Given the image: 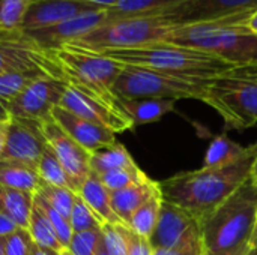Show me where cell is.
Wrapping results in <instances>:
<instances>
[{
	"instance_id": "obj_1",
	"label": "cell",
	"mask_w": 257,
	"mask_h": 255,
	"mask_svg": "<svg viewBox=\"0 0 257 255\" xmlns=\"http://www.w3.org/2000/svg\"><path fill=\"white\" fill-rule=\"evenodd\" d=\"M257 143L236 164L220 170H193L178 173L160 183L164 201H169L197 218L202 224L224 200L250 179Z\"/></svg>"
},
{
	"instance_id": "obj_2",
	"label": "cell",
	"mask_w": 257,
	"mask_h": 255,
	"mask_svg": "<svg viewBox=\"0 0 257 255\" xmlns=\"http://www.w3.org/2000/svg\"><path fill=\"white\" fill-rule=\"evenodd\" d=\"M257 215V186L248 179L205 221L202 240L208 252L248 255Z\"/></svg>"
},
{
	"instance_id": "obj_3",
	"label": "cell",
	"mask_w": 257,
	"mask_h": 255,
	"mask_svg": "<svg viewBox=\"0 0 257 255\" xmlns=\"http://www.w3.org/2000/svg\"><path fill=\"white\" fill-rule=\"evenodd\" d=\"M101 54L128 66L146 68L170 75L212 80L235 66L209 53L167 42H157L130 50H108Z\"/></svg>"
},
{
	"instance_id": "obj_4",
	"label": "cell",
	"mask_w": 257,
	"mask_h": 255,
	"mask_svg": "<svg viewBox=\"0 0 257 255\" xmlns=\"http://www.w3.org/2000/svg\"><path fill=\"white\" fill-rule=\"evenodd\" d=\"M239 21L176 27L164 42L209 53L235 68L257 63V35Z\"/></svg>"
},
{
	"instance_id": "obj_5",
	"label": "cell",
	"mask_w": 257,
	"mask_h": 255,
	"mask_svg": "<svg viewBox=\"0 0 257 255\" xmlns=\"http://www.w3.org/2000/svg\"><path fill=\"white\" fill-rule=\"evenodd\" d=\"M211 80L170 75L146 68L123 65L113 86V92L122 99H196L211 107L208 84Z\"/></svg>"
},
{
	"instance_id": "obj_6",
	"label": "cell",
	"mask_w": 257,
	"mask_h": 255,
	"mask_svg": "<svg viewBox=\"0 0 257 255\" xmlns=\"http://www.w3.org/2000/svg\"><path fill=\"white\" fill-rule=\"evenodd\" d=\"M63 71L66 83L93 95L107 105L119 108V98L113 86L122 71V63L95 51H87L72 45L53 50Z\"/></svg>"
},
{
	"instance_id": "obj_7",
	"label": "cell",
	"mask_w": 257,
	"mask_h": 255,
	"mask_svg": "<svg viewBox=\"0 0 257 255\" xmlns=\"http://www.w3.org/2000/svg\"><path fill=\"white\" fill-rule=\"evenodd\" d=\"M173 29L175 27L161 18L152 15L122 17L108 20L102 26L68 45L95 53L108 50H130L164 42Z\"/></svg>"
},
{
	"instance_id": "obj_8",
	"label": "cell",
	"mask_w": 257,
	"mask_h": 255,
	"mask_svg": "<svg viewBox=\"0 0 257 255\" xmlns=\"http://www.w3.org/2000/svg\"><path fill=\"white\" fill-rule=\"evenodd\" d=\"M211 108L229 129H247L257 125V80L221 75L208 84Z\"/></svg>"
},
{
	"instance_id": "obj_9",
	"label": "cell",
	"mask_w": 257,
	"mask_h": 255,
	"mask_svg": "<svg viewBox=\"0 0 257 255\" xmlns=\"http://www.w3.org/2000/svg\"><path fill=\"white\" fill-rule=\"evenodd\" d=\"M257 11V0H185L164 11L149 14L172 27L239 21Z\"/></svg>"
},
{
	"instance_id": "obj_10",
	"label": "cell",
	"mask_w": 257,
	"mask_h": 255,
	"mask_svg": "<svg viewBox=\"0 0 257 255\" xmlns=\"http://www.w3.org/2000/svg\"><path fill=\"white\" fill-rule=\"evenodd\" d=\"M29 68H41L51 75L65 80L53 50L41 47L23 29L0 27V75Z\"/></svg>"
},
{
	"instance_id": "obj_11",
	"label": "cell",
	"mask_w": 257,
	"mask_h": 255,
	"mask_svg": "<svg viewBox=\"0 0 257 255\" xmlns=\"http://www.w3.org/2000/svg\"><path fill=\"white\" fill-rule=\"evenodd\" d=\"M164 200V198H163ZM154 249H182V248H203L202 225L187 210L163 201L161 213L154 234L149 239Z\"/></svg>"
},
{
	"instance_id": "obj_12",
	"label": "cell",
	"mask_w": 257,
	"mask_h": 255,
	"mask_svg": "<svg viewBox=\"0 0 257 255\" xmlns=\"http://www.w3.org/2000/svg\"><path fill=\"white\" fill-rule=\"evenodd\" d=\"M68 83L56 77H44L29 86L6 108L11 117L44 120L51 117V111L63 98Z\"/></svg>"
},
{
	"instance_id": "obj_13",
	"label": "cell",
	"mask_w": 257,
	"mask_h": 255,
	"mask_svg": "<svg viewBox=\"0 0 257 255\" xmlns=\"http://www.w3.org/2000/svg\"><path fill=\"white\" fill-rule=\"evenodd\" d=\"M42 134L65 168L68 177L74 185V191L78 194L84 180L90 176V152L74 141L54 120L47 117L41 120Z\"/></svg>"
},
{
	"instance_id": "obj_14",
	"label": "cell",
	"mask_w": 257,
	"mask_h": 255,
	"mask_svg": "<svg viewBox=\"0 0 257 255\" xmlns=\"http://www.w3.org/2000/svg\"><path fill=\"white\" fill-rule=\"evenodd\" d=\"M59 107L86 119L93 123H98L114 134L123 132L134 128V123L128 116H125L122 111L107 105L101 99L95 98L93 95L72 86L68 83L66 90L63 93V98L59 104Z\"/></svg>"
},
{
	"instance_id": "obj_15",
	"label": "cell",
	"mask_w": 257,
	"mask_h": 255,
	"mask_svg": "<svg viewBox=\"0 0 257 255\" xmlns=\"http://www.w3.org/2000/svg\"><path fill=\"white\" fill-rule=\"evenodd\" d=\"M48 143L42 134L41 122L11 117L8 138L0 159H12L24 162L38 171L39 161Z\"/></svg>"
},
{
	"instance_id": "obj_16",
	"label": "cell",
	"mask_w": 257,
	"mask_h": 255,
	"mask_svg": "<svg viewBox=\"0 0 257 255\" xmlns=\"http://www.w3.org/2000/svg\"><path fill=\"white\" fill-rule=\"evenodd\" d=\"M108 21V9H98L86 12L72 20L63 21L56 26L29 30L27 33L45 50H57L63 45H68L96 27Z\"/></svg>"
},
{
	"instance_id": "obj_17",
	"label": "cell",
	"mask_w": 257,
	"mask_h": 255,
	"mask_svg": "<svg viewBox=\"0 0 257 255\" xmlns=\"http://www.w3.org/2000/svg\"><path fill=\"white\" fill-rule=\"evenodd\" d=\"M98 9L105 8L93 5L87 0H33L21 29L29 32L56 26Z\"/></svg>"
},
{
	"instance_id": "obj_18",
	"label": "cell",
	"mask_w": 257,
	"mask_h": 255,
	"mask_svg": "<svg viewBox=\"0 0 257 255\" xmlns=\"http://www.w3.org/2000/svg\"><path fill=\"white\" fill-rule=\"evenodd\" d=\"M51 117L74 141H77L90 153L116 143L113 131L90 120H86L59 105L53 108Z\"/></svg>"
},
{
	"instance_id": "obj_19",
	"label": "cell",
	"mask_w": 257,
	"mask_h": 255,
	"mask_svg": "<svg viewBox=\"0 0 257 255\" xmlns=\"http://www.w3.org/2000/svg\"><path fill=\"white\" fill-rule=\"evenodd\" d=\"M160 189V183L149 179L143 183L133 185L119 191L110 192L111 207L123 225H128L134 212L155 192Z\"/></svg>"
},
{
	"instance_id": "obj_20",
	"label": "cell",
	"mask_w": 257,
	"mask_h": 255,
	"mask_svg": "<svg viewBox=\"0 0 257 255\" xmlns=\"http://www.w3.org/2000/svg\"><path fill=\"white\" fill-rule=\"evenodd\" d=\"M175 104L176 101L173 99H158V98L122 99L119 98L120 111L131 119L134 126L154 123L160 120L166 114L175 111Z\"/></svg>"
},
{
	"instance_id": "obj_21",
	"label": "cell",
	"mask_w": 257,
	"mask_h": 255,
	"mask_svg": "<svg viewBox=\"0 0 257 255\" xmlns=\"http://www.w3.org/2000/svg\"><path fill=\"white\" fill-rule=\"evenodd\" d=\"M78 195L95 212V215L101 219L102 224L123 225L111 207L110 191L101 183L99 177L95 173H90V176L84 180L78 191Z\"/></svg>"
},
{
	"instance_id": "obj_22",
	"label": "cell",
	"mask_w": 257,
	"mask_h": 255,
	"mask_svg": "<svg viewBox=\"0 0 257 255\" xmlns=\"http://www.w3.org/2000/svg\"><path fill=\"white\" fill-rule=\"evenodd\" d=\"M251 146H241L239 143L230 140L226 134H220L212 138L203 159V167L206 170H220L230 167L241 161L248 152Z\"/></svg>"
},
{
	"instance_id": "obj_23",
	"label": "cell",
	"mask_w": 257,
	"mask_h": 255,
	"mask_svg": "<svg viewBox=\"0 0 257 255\" xmlns=\"http://www.w3.org/2000/svg\"><path fill=\"white\" fill-rule=\"evenodd\" d=\"M33 209V194L0 185V212L11 218L18 228L27 230Z\"/></svg>"
},
{
	"instance_id": "obj_24",
	"label": "cell",
	"mask_w": 257,
	"mask_h": 255,
	"mask_svg": "<svg viewBox=\"0 0 257 255\" xmlns=\"http://www.w3.org/2000/svg\"><path fill=\"white\" fill-rule=\"evenodd\" d=\"M41 177L38 171L20 161L0 159V185L12 189H20L35 194Z\"/></svg>"
},
{
	"instance_id": "obj_25",
	"label": "cell",
	"mask_w": 257,
	"mask_h": 255,
	"mask_svg": "<svg viewBox=\"0 0 257 255\" xmlns=\"http://www.w3.org/2000/svg\"><path fill=\"white\" fill-rule=\"evenodd\" d=\"M44 77H54L41 68H29L11 71L0 75V102L8 107L18 95H21L29 86ZM57 78V77H56Z\"/></svg>"
},
{
	"instance_id": "obj_26",
	"label": "cell",
	"mask_w": 257,
	"mask_h": 255,
	"mask_svg": "<svg viewBox=\"0 0 257 255\" xmlns=\"http://www.w3.org/2000/svg\"><path fill=\"white\" fill-rule=\"evenodd\" d=\"M133 167H137L136 161L133 159L126 147L117 141L111 146L102 147L90 153V170L95 174H102L120 168H133Z\"/></svg>"
},
{
	"instance_id": "obj_27",
	"label": "cell",
	"mask_w": 257,
	"mask_h": 255,
	"mask_svg": "<svg viewBox=\"0 0 257 255\" xmlns=\"http://www.w3.org/2000/svg\"><path fill=\"white\" fill-rule=\"evenodd\" d=\"M163 194L161 189L155 191L131 216L126 227H130L134 233L151 239L155 231V227L160 219L161 207H163Z\"/></svg>"
},
{
	"instance_id": "obj_28",
	"label": "cell",
	"mask_w": 257,
	"mask_h": 255,
	"mask_svg": "<svg viewBox=\"0 0 257 255\" xmlns=\"http://www.w3.org/2000/svg\"><path fill=\"white\" fill-rule=\"evenodd\" d=\"M185 0H119L116 6L108 9V20L134 15H149L176 6Z\"/></svg>"
},
{
	"instance_id": "obj_29",
	"label": "cell",
	"mask_w": 257,
	"mask_h": 255,
	"mask_svg": "<svg viewBox=\"0 0 257 255\" xmlns=\"http://www.w3.org/2000/svg\"><path fill=\"white\" fill-rule=\"evenodd\" d=\"M27 231L32 237V240L42 246V248H48L57 252L65 251L63 245L60 243L53 225L48 222V219L41 213V210L38 207L33 206L32 209V215H30V221H29V227Z\"/></svg>"
},
{
	"instance_id": "obj_30",
	"label": "cell",
	"mask_w": 257,
	"mask_h": 255,
	"mask_svg": "<svg viewBox=\"0 0 257 255\" xmlns=\"http://www.w3.org/2000/svg\"><path fill=\"white\" fill-rule=\"evenodd\" d=\"M35 194L42 197L51 207H54L63 218H66L69 221L72 209H74V204H75L77 192H74L69 188L48 185V183L41 180Z\"/></svg>"
},
{
	"instance_id": "obj_31",
	"label": "cell",
	"mask_w": 257,
	"mask_h": 255,
	"mask_svg": "<svg viewBox=\"0 0 257 255\" xmlns=\"http://www.w3.org/2000/svg\"><path fill=\"white\" fill-rule=\"evenodd\" d=\"M38 174H39L41 180L48 183V185L69 188L74 191V185H72L71 179L68 177L65 168L62 167L60 161L57 159V156L53 152V149L50 147V144L47 146V149L42 153V158H41L39 165H38Z\"/></svg>"
},
{
	"instance_id": "obj_32",
	"label": "cell",
	"mask_w": 257,
	"mask_h": 255,
	"mask_svg": "<svg viewBox=\"0 0 257 255\" xmlns=\"http://www.w3.org/2000/svg\"><path fill=\"white\" fill-rule=\"evenodd\" d=\"M101 180V183L110 191H119L133 185H139L143 183L146 180H149L151 177L137 165L133 168H120V170H113V171H107L102 174H96Z\"/></svg>"
},
{
	"instance_id": "obj_33",
	"label": "cell",
	"mask_w": 257,
	"mask_h": 255,
	"mask_svg": "<svg viewBox=\"0 0 257 255\" xmlns=\"http://www.w3.org/2000/svg\"><path fill=\"white\" fill-rule=\"evenodd\" d=\"M33 206L38 207L41 210V213L48 219V222L53 225L60 243L63 245L65 249H68L69 246V242H71V237L74 234L72 231V227H71V222L63 218L54 207H51L42 197H39L38 194H33Z\"/></svg>"
},
{
	"instance_id": "obj_34",
	"label": "cell",
	"mask_w": 257,
	"mask_h": 255,
	"mask_svg": "<svg viewBox=\"0 0 257 255\" xmlns=\"http://www.w3.org/2000/svg\"><path fill=\"white\" fill-rule=\"evenodd\" d=\"M33 0H0V27L21 29Z\"/></svg>"
},
{
	"instance_id": "obj_35",
	"label": "cell",
	"mask_w": 257,
	"mask_h": 255,
	"mask_svg": "<svg viewBox=\"0 0 257 255\" xmlns=\"http://www.w3.org/2000/svg\"><path fill=\"white\" fill-rule=\"evenodd\" d=\"M71 227L74 233H81V231H87V230H96L102 227L101 219L95 215V212L86 204V201L77 194L75 198V204L69 218Z\"/></svg>"
},
{
	"instance_id": "obj_36",
	"label": "cell",
	"mask_w": 257,
	"mask_h": 255,
	"mask_svg": "<svg viewBox=\"0 0 257 255\" xmlns=\"http://www.w3.org/2000/svg\"><path fill=\"white\" fill-rule=\"evenodd\" d=\"M101 242H102L101 228L74 233L71 237L68 251L72 255H95Z\"/></svg>"
},
{
	"instance_id": "obj_37",
	"label": "cell",
	"mask_w": 257,
	"mask_h": 255,
	"mask_svg": "<svg viewBox=\"0 0 257 255\" xmlns=\"http://www.w3.org/2000/svg\"><path fill=\"white\" fill-rule=\"evenodd\" d=\"M102 242L108 255H128L126 240L122 233V225L102 224Z\"/></svg>"
},
{
	"instance_id": "obj_38",
	"label": "cell",
	"mask_w": 257,
	"mask_h": 255,
	"mask_svg": "<svg viewBox=\"0 0 257 255\" xmlns=\"http://www.w3.org/2000/svg\"><path fill=\"white\" fill-rule=\"evenodd\" d=\"M33 240L27 230L17 228L5 237V255H32Z\"/></svg>"
},
{
	"instance_id": "obj_39",
	"label": "cell",
	"mask_w": 257,
	"mask_h": 255,
	"mask_svg": "<svg viewBox=\"0 0 257 255\" xmlns=\"http://www.w3.org/2000/svg\"><path fill=\"white\" fill-rule=\"evenodd\" d=\"M122 233L126 240L128 255H154V248H152L149 239L134 233L126 225H122Z\"/></svg>"
},
{
	"instance_id": "obj_40",
	"label": "cell",
	"mask_w": 257,
	"mask_h": 255,
	"mask_svg": "<svg viewBox=\"0 0 257 255\" xmlns=\"http://www.w3.org/2000/svg\"><path fill=\"white\" fill-rule=\"evenodd\" d=\"M226 75H233V77H241V78H251L257 80V63L245 65V66H236Z\"/></svg>"
},
{
	"instance_id": "obj_41",
	"label": "cell",
	"mask_w": 257,
	"mask_h": 255,
	"mask_svg": "<svg viewBox=\"0 0 257 255\" xmlns=\"http://www.w3.org/2000/svg\"><path fill=\"white\" fill-rule=\"evenodd\" d=\"M205 249L202 248H182V249H154V255H202Z\"/></svg>"
},
{
	"instance_id": "obj_42",
	"label": "cell",
	"mask_w": 257,
	"mask_h": 255,
	"mask_svg": "<svg viewBox=\"0 0 257 255\" xmlns=\"http://www.w3.org/2000/svg\"><path fill=\"white\" fill-rule=\"evenodd\" d=\"M17 228H18L17 224H15L11 218H8L6 215H3V213L0 212V237L9 236V234L14 233Z\"/></svg>"
},
{
	"instance_id": "obj_43",
	"label": "cell",
	"mask_w": 257,
	"mask_h": 255,
	"mask_svg": "<svg viewBox=\"0 0 257 255\" xmlns=\"http://www.w3.org/2000/svg\"><path fill=\"white\" fill-rule=\"evenodd\" d=\"M239 24L244 26V27H245L247 30H250L251 33L257 35V11H254V12H253L251 15H248L247 18L241 20Z\"/></svg>"
},
{
	"instance_id": "obj_44",
	"label": "cell",
	"mask_w": 257,
	"mask_h": 255,
	"mask_svg": "<svg viewBox=\"0 0 257 255\" xmlns=\"http://www.w3.org/2000/svg\"><path fill=\"white\" fill-rule=\"evenodd\" d=\"M8 128H9V122L0 123V158H2V155H3V150H5V146H6Z\"/></svg>"
},
{
	"instance_id": "obj_45",
	"label": "cell",
	"mask_w": 257,
	"mask_h": 255,
	"mask_svg": "<svg viewBox=\"0 0 257 255\" xmlns=\"http://www.w3.org/2000/svg\"><path fill=\"white\" fill-rule=\"evenodd\" d=\"M32 255H60V252L53 251V249H48V248H42V246H39V245H36V243L33 242Z\"/></svg>"
},
{
	"instance_id": "obj_46",
	"label": "cell",
	"mask_w": 257,
	"mask_h": 255,
	"mask_svg": "<svg viewBox=\"0 0 257 255\" xmlns=\"http://www.w3.org/2000/svg\"><path fill=\"white\" fill-rule=\"evenodd\" d=\"M87 2H90L93 5H98L101 8H105V9H110L113 6H116L119 0H87Z\"/></svg>"
},
{
	"instance_id": "obj_47",
	"label": "cell",
	"mask_w": 257,
	"mask_h": 255,
	"mask_svg": "<svg viewBox=\"0 0 257 255\" xmlns=\"http://www.w3.org/2000/svg\"><path fill=\"white\" fill-rule=\"evenodd\" d=\"M9 120H11V114H9L8 108L0 102V123H3V122H9Z\"/></svg>"
},
{
	"instance_id": "obj_48",
	"label": "cell",
	"mask_w": 257,
	"mask_h": 255,
	"mask_svg": "<svg viewBox=\"0 0 257 255\" xmlns=\"http://www.w3.org/2000/svg\"><path fill=\"white\" fill-rule=\"evenodd\" d=\"M250 180H251V183H254L257 186V152L254 161H253V165H251V171H250Z\"/></svg>"
},
{
	"instance_id": "obj_49",
	"label": "cell",
	"mask_w": 257,
	"mask_h": 255,
	"mask_svg": "<svg viewBox=\"0 0 257 255\" xmlns=\"http://www.w3.org/2000/svg\"><path fill=\"white\" fill-rule=\"evenodd\" d=\"M250 249H251V251L257 249V215H256V225H254V231H253L251 242H250Z\"/></svg>"
},
{
	"instance_id": "obj_50",
	"label": "cell",
	"mask_w": 257,
	"mask_h": 255,
	"mask_svg": "<svg viewBox=\"0 0 257 255\" xmlns=\"http://www.w3.org/2000/svg\"><path fill=\"white\" fill-rule=\"evenodd\" d=\"M95 255H108L105 246H104V242H101V245H99V248H98V251H96V254Z\"/></svg>"
},
{
	"instance_id": "obj_51",
	"label": "cell",
	"mask_w": 257,
	"mask_h": 255,
	"mask_svg": "<svg viewBox=\"0 0 257 255\" xmlns=\"http://www.w3.org/2000/svg\"><path fill=\"white\" fill-rule=\"evenodd\" d=\"M60 255H72V254H71L68 249H65V251H62V252H60Z\"/></svg>"
},
{
	"instance_id": "obj_52",
	"label": "cell",
	"mask_w": 257,
	"mask_h": 255,
	"mask_svg": "<svg viewBox=\"0 0 257 255\" xmlns=\"http://www.w3.org/2000/svg\"><path fill=\"white\" fill-rule=\"evenodd\" d=\"M202 255H220V254H212V252H208V251H203Z\"/></svg>"
},
{
	"instance_id": "obj_53",
	"label": "cell",
	"mask_w": 257,
	"mask_h": 255,
	"mask_svg": "<svg viewBox=\"0 0 257 255\" xmlns=\"http://www.w3.org/2000/svg\"><path fill=\"white\" fill-rule=\"evenodd\" d=\"M248 255H257V249H254V251H250V254Z\"/></svg>"
}]
</instances>
